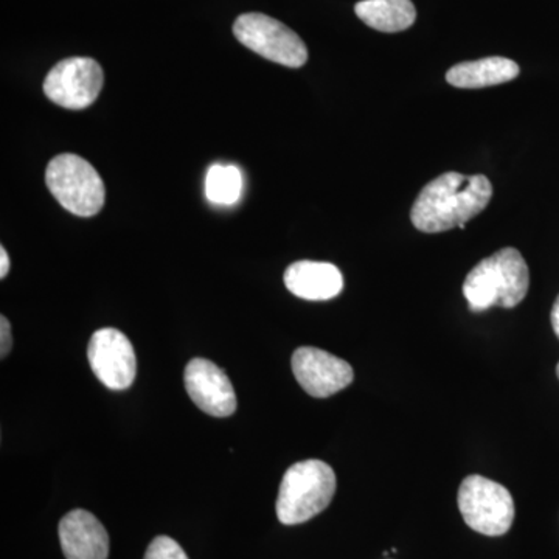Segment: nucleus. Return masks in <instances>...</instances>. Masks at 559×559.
I'll list each match as a JSON object with an SVG mask.
<instances>
[{
    "label": "nucleus",
    "instance_id": "16",
    "mask_svg": "<svg viewBox=\"0 0 559 559\" xmlns=\"http://www.w3.org/2000/svg\"><path fill=\"white\" fill-rule=\"evenodd\" d=\"M145 559H189L182 547L168 536H157L150 544Z\"/></svg>",
    "mask_w": 559,
    "mask_h": 559
},
{
    "label": "nucleus",
    "instance_id": "10",
    "mask_svg": "<svg viewBox=\"0 0 559 559\" xmlns=\"http://www.w3.org/2000/svg\"><path fill=\"white\" fill-rule=\"evenodd\" d=\"M191 401L212 417H230L237 411V395L226 371L209 359H191L183 373Z\"/></svg>",
    "mask_w": 559,
    "mask_h": 559
},
{
    "label": "nucleus",
    "instance_id": "15",
    "mask_svg": "<svg viewBox=\"0 0 559 559\" xmlns=\"http://www.w3.org/2000/svg\"><path fill=\"white\" fill-rule=\"evenodd\" d=\"M242 175L235 165H212L205 176V197L213 204L234 205L240 201Z\"/></svg>",
    "mask_w": 559,
    "mask_h": 559
},
{
    "label": "nucleus",
    "instance_id": "8",
    "mask_svg": "<svg viewBox=\"0 0 559 559\" xmlns=\"http://www.w3.org/2000/svg\"><path fill=\"white\" fill-rule=\"evenodd\" d=\"M91 369L110 390L131 388L138 373V359L127 336L116 329H103L92 334L87 348Z\"/></svg>",
    "mask_w": 559,
    "mask_h": 559
},
{
    "label": "nucleus",
    "instance_id": "5",
    "mask_svg": "<svg viewBox=\"0 0 559 559\" xmlns=\"http://www.w3.org/2000/svg\"><path fill=\"white\" fill-rule=\"evenodd\" d=\"M459 510L469 528L485 536H502L514 521L509 489L481 476H469L459 489Z\"/></svg>",
    "mask_w": 559,
    "mask_h": 559
},
{
    "label": "nucleus",
    "instance_id": "3",
    "mask_svg": "<svg viewBox=\"0 0 559 559\" xmlns=\"http://www.w3.org/2000/svg\"><path fill=\"white\" fill-rule=\"evenodd\" d=\"M336 492V474L322 460H304L286 471L280 484L277 518L297 525L322 513Z\"/></svg>",
    "mask_w": 559,
    "mask_h": 559
},
{
    "label": "nucleus",
    "instance_id": "11",
    "mask_svg": "<svg viewBox=\"0 0 559 559\" xmlns=\"http://www.w3.org/2000/svg\"><path fill=\"white\" fill-rule=\"evenodd\" d=\"M60 540L68 559H108V532L90 511L66 514L60 522Z\"/></svg>",
    "mask_w": 559,
    "mask_h": 559
},
{
    "label": "nucleus",
    "instance_id": "17",
    "mask_svg": "<svg viewBox=\"0 0 559 559\" xmlns=\"http://www.w3.org/2000/svg\"><path fill=\"white\" fill-rule=\"evenodd\" d=\"M13 347V336H11V325L5 316L0 318V356L5 358Z\"/></svg>",
    "mask_w": 559,
    "mask_h": 559
},
{
    "label": "nucleus",
    "instance_id": "6",
    "mask_svg": "<svg viewBox=\"0 0 559 559\" xmlns=\"http://www.w3.org/2000/svg\"><path fill=\"white\" fill-rule=\"evenodd\" d=\"M234 35L264 60L293 69L307 64L308 49L300 36L266 14H241L235 21Z\"/></svg>",
    "mask_w": 559,
    "mask_h": 559
},
{
    "label": "nucleus",
    "instance_id": "14",
    "mask_svg": "<svg viewBox=\"0 0 559 559\" xmlns=\"http://www.w3.org/2000/svg\"><path fill=\"white\" fill-rule=\"evenodd\" d=\"M355 11L364 24L382 33L407 31L417 20L412 0H362Z\"/></svg>",
    "mask_w": 559,
    "mask_h": 559
},
{
    "label": "nucleus",
    "instance_id": "9",
    "mask_svg": "<svg viewBox=\"0 0 559 559\" xmlns=\"http://www.w3.org/2000/svg\"><path fill=\"white\" fill-rule=\"evenodd\" d=\"M290 366L301 389L314 399H329L355 380L347 360L316 347L297 348Z\"/></svg>",
    "mask_w": 559,
    "mask_h": 559
},
{
    "label": "nucleus",
    "instance_id": "12",
    "mask_svg": "<svg viewBox=\"0 0 559 559\" xmlns=\"http://www.w3.org/2000/svg\"><path fill=\"white\" fill-rule=\"evenodd\" d=\"M283 278L289 293L305 300H331L344 289L340 267L323 261H296L285 271Z\"/></svg>",
    "mask_w": 559,
    "mask_h": 559
},
{
    "label": "nucleus",
    "instance_id": "13",
    "mask_svg": "<svg viewBox=\"0 0 559 559\" xmlns=\"http://www.w3.org/2000/svg\"><path fill=\"white\" fill-rule=\"evenodd\" d=\"M521 69L513 60L503 57L465 61L448 70L447 81L459 90H484L499 86L520 76Z\"/></svg>",
    "mask_w": 559,
    "mask_h": 559
},
{
    "label": "nucleus",
    "instance_id": "7",
    "mask_svg": "<svg viewBox=\"0 0 559 559\" xmlns=\"http://www.w3.org/2000/svg\"><path fill=\"white\" fill-rule=\"evenodd\" d=\"M105 84L102 66L92 58H68L44 80V94L61 108L81 110L97 100Z\"/></svg>",
    "mask_w": 559,
    "mask_h": 559
},
{
    "label": "nucleus",
    "instance_id": "18",
    "mask_svg": "<svg viewBox=\"0 0 559 559\" xmlns=\"http://www.w3.org/2000/svg\"><path fill=\"white\" fill-rule=\"evenodd\" d=\"M10 271V257L5 248H0V278H5Z\"/></svg>",
    "mask_w": 559,
    "mask_h": 559
},
{
    "label": "nucleus",
    "instance_id": "1",
    "mask_svg": "<svg viewBox=\"0 0 559 559\" xmlns=\"http://www.w3.org/2000/svg\"><path fill=\"white\" fill-rule=\"evenodd\" d=\"M491 198L492 186L487 176L443 173L418 194L411 212L412 224L425 234L465 229L468 221L487 209Z\"/></svg>",
    "mask_w": 559,
    "mask_h": 559
},
{
    "label": "nucleus",
    "instance_id": "19",
    "mask_svg": "<svg viewBox=\"0 0 559 559\" xmlns=\"http://www.w3.org/2000/svg\"><path fill=\"white\" fill-rule=\"evenodd\" d=\"M551 326H554L555 334H557L559 340V296L555 300L554 308H551Z\"/></svg>",
    "mask_w": 559,
    "mask_h": 559
},
{
    "label": "nucleus",
    "instance_id": "2",
    "mask_svg": "<svg viewBox=\"0 0 559 559\" xmlns=\"http://www.w3.org/2000/svg\"><path fill=\"white\" fill-rule=\"evenodd\" d=\"M530 271L520 250L503 248L466 275L463 294L474 312L491 307L514 308L527 296Z\"/></svg>",
    "mask_w": 559,
    "mask_h": 559
},
{
    "label": "nucleus",
    "instance_id": "20",
    "mask_svg": "<svg viewBox=\"0 0 559 559\" xmlns=\"http://www.w3.org/2000/svg\"><path fill=\"white\" fill-rule=\"evenodd\" d=\"M557 374H558V380H559V364H558V367H557Z\"/></svg>",
    "mask_w": 559,
    "mask_h": 559
},
{
    "label": "nucleus",
    "instance_id": "4",
    "mask_svg": "<svg viewBox=\"0 0 559 559\" xmlns=\"http://www.w3.org/2000/svg\"><path fill=\"white\" fill-rule=\"evenodd\" d=\"M46 182L55 200L81 218L97 215L106 201L105 182L83 157L61 154L50 160Z\"/></svg>",
    "mask_w": 559,
    "mask_h": 559
}]
</instances>
